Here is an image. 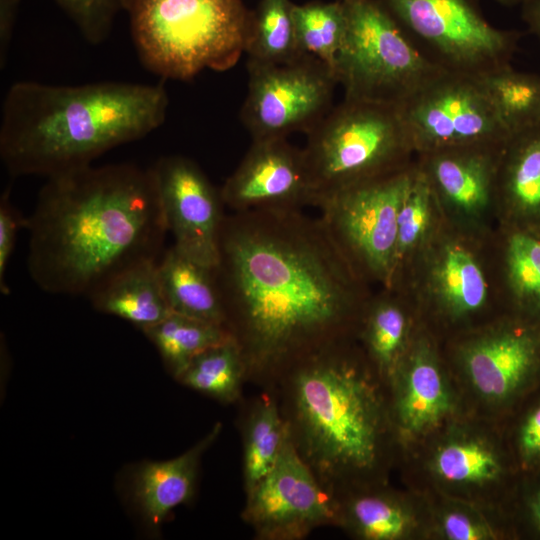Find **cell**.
Returning <instances> with one entry per match:
<instances>
[{"mask_svg":"<svg viewBox=\"0 0 540 540\" xmlns=\"http://www.w3.org/2000/svg\"><path fill=\"white\" fill-rule=\"evenodd\" d=\"M174 246L193 260L214 268L225 217L220 190L190 158L169 155L150 167Z\"/></svg>","mask_w":540,"mask_h":540,"instance_id":"cell-13","label":"cell"},{"mask_svg":"<svg viewBox=\"0 0 540 540\" xmlns=\"http://www.w3.org/2000/svg\"><path fill=\"white\" fill-rule=\"evenodd\" d=\"M336 509L337 522L366 540L407 538L416 527L412 509L388 494L356 495L342 506L336 504Z\"/></svg>","mask_w":540,"mask_h":540,"instance_id":"cell-25","label":"cell"},{"mask_svg":"<svg viewBox=\"0 0 540 540\" xmlns=\"http://www.w3.org/2000/svg\"><path fill=\"white\" fill-rule=\"evenodd\" d=\"M221 432L218 423L202 440L182 455L139 465L131 477L135 505L152 527H158L177 506L194 495L201 455Z\"/></svg>","mask_w":540,"mask_h":540,"instance_id":"cell-18","label":"cell"},{"mask_svg":"<svg viewBox=\"0 0 540 540\" xmlns=\"http://www.w3.org/2000/svg\"><path fill=\"white\" fill-rule=\"evenodd\" d=\"M436 68L479 78L511 64L521 33L493 26L480 0H379Z\"/></svg>","mask_w":540,"mask_h":540,"instance_id":"cell-8","label":"cell"},{"mask_svg":"<svg viewBox=\"0 0 540 540\" xmlns=\"http://www.w3.org/2000/svg\"><path fill=\"white\" fill-rule=\"evenodd\" d=\"M512 225L540 228V125L510 135L497 193Z\"/></svg>","mask_w":540,"mask_h":540,"instance_id":"cell-19","label":"cell"},{"mask_svg":"<svg viewBox=\"0 0 540 540\" xmlns=\"http://www.w3.org/2000/svg\"><path fill=\"white\" fill-rule=\"evenodd\" d=\"M464 371L479 396L511 400L540 369V324L518 318L470 341L462 351Z\"/></svg>","mask_w":540,"mask_h":540,"instance_id":"cell-15","label":"cell"},{"mask_svg":"<svg viewBox=\"0 0 540 540\" xmlns=\"http://www.w3.org/2000/svg\"><path fill=\"white\" fill-rule=\"evenodd\" d=\"M288 426L277 403L261 400L250 415L244 434L243 474L246 494L275 466Z\"/></svg>","mask_w":540,"mask_h":540,"instance_id":"cell-30","label":"cell"},{"mask_svg":"<svg viewBox=\"0 0 540 540\" xmlns=\"http://www.w3.org/2000/svg\"><path fill=\"white\" fill-rule=\"evenodd\" d=\"M479 80L510 135L540 125V75L510 64Z\"/></svg>","mask_w":540,"mask_h":540,"instance_id":"cell-28","label":"cell"},{"mask_svg":"<svg viewBox=\"0 0 540 540\" xmlns=\"http://www.w3.org/2000/svg\"><path fill=\"white\" fill-rule=\"evenodd\" d=\"M247 377L243 355L233 338L195 356L177 379L189 388L230 403Z\"/></svg>","mask_w":540,"mask_h":540,"instance_id":"cell-29","label":"cell"},{"mask_svg":"<svg viewBox=\"0 0 540 540\" xmlns=\"http://www.w3.org/2000/svg\"><path fill=\"white\" fill-rule=\"evenodd\" d=\"M436 199L427 177L417 167L415 177L399 211L395 275L402 262L425 240L431 226L433 206Z\"/></svg>","mask_w":540,"mask_h":540,"instance_id":"cell-33","label":"cell"},{"mask_svg":"<svg viewBox=\"0 0 540 540\" xmlns=\"http://www.w3.org/2000/svg\"><path fill=\"white\" fill-rule=\"evenodd\" d=\"M495 1H497L501 5H505V6H512V5H515L517 3L522 2V0H495Z\"/></svg>","mask_w":540,"mask_h":540,"instance_id":"cell-41","label":"cell"},{"mask_svg":"<svg viewBox=\"0 0 540 540\" xmlns=\"http://www.w3.org/2000/svg\"><path fill=\"white\" fill-rule=\"evenodd\" d=\"M518 450L526 465L540 463V402L523 420L518 433Z\"/></svg>","mask_w":540,"mask_h":540,"instance_id":"cell-37","label":"cell"},{"mask_svg":"<svg viewBox=\"0 0 540 540\" xmlns=\"http://www.w3.org/2000/svg\"><path fill=\"white\" fill-rule=\"evenodd\" d=\"M168 104L163 81L17 82L3 101L0 157L14 177L50 178L80 169L159 128Z\"/></svg>","mask_w":540,"mask_h":540,"instance_id":"cell-3","label":"cell"},{"mask_svg":"<svg viewBox=\"0 0 540 540\" xmlns=\"http://www.w3.org/2000/svg\"><path fill=\"white\" fill-rule=\"evenodd\" d=\"M503 254L506 288L518 318L540 324V228L512 225Z\"/></svg>","mask_w":540,"mask_h":540,"instance_id":"cell-24","label":"cell"},{"mask_svg":"<svg viewBox=\"0 0 540 540\" xmlns=\"http://www.w3.org/2000/svg\"><path fill=\"white\" fill-rule=\"evenodd\" d=\"M529 509L531 518L540 532V490L530 500Z\"/></svg>","mask_w":540,"mask_h":540,"instance_id":"cell-40","label":"cell"},{"mask_svg":"<svg viewBox=\"0 0 540 540\" xmlns=\"http://www.w3.org/2000/svg\"><path fill=\"white\" fill-rule=\"evenodd\" d=\"M99 312L126 320L144 331L170 313L158 260H146L120 272L89 297Z\"/></svg>","mask_w":540,"mask_h":540,"instance_id":"cell-20","label":"cell"},{"mask_svg":"<svg viewBox=\"0 0 540 540\" xmlns=\"http://www.w3.org/2000/svg\"><path fill=\"white\" fill-rule=\"evenodd\" d=\"M398 107L419 153L510 137L479 78L469 75L439 71Z\"/></svg>","mask_w":540,"mask_h":540,"instance_id":"cell-11","label":"cell"},{"mask_svg":"<svg viewBox=\"0 0 540 540\" xmlns=\"http://www.w3.org/2000/svg\"><path fill=\"white\" fill-rule=\"evenodd\" d=\"M248 89L240 119L252 140L310 132L333 108V70L305 54L284 64L247 63Z\"/></svg>","mask_w":540,"mask_h":540,"instance_id":"cell-10","label":"cell"},{"mask_svg":"<svg viewBox=\"0 0 540 540\" xmlns=\"http://www.w3.org/2000/svg\"><path fill=\"white\" fill-rule=\"evenodd\" d=\"M364 341L380 373L392 377L406 352L409 321L401 306L390 299L368 305L362 320Z\"/></svg>","mask_w":540,"mask_h":540,"instance_id":"cell-32","label":"cell"},{"mask_svg":"<svg viewBox=\"0 0 540 540\" xmlns=\"http://www.w3.org/2000/svg\"><path fill=\"white\" fill-rule=\"evenodd\" d=\"M347 30L334 74L344 98L400 106L442 71L417 50L379 0H343Z\"/></svg>","mask_w":540,"mask_h":540,"instance_id":"cell-7","label":"cell"},{"mask_svg":"<svg viewBox=\"0 0 540 540\" xmlns=\"http://www.w3.org/2000/svg\"><path fill=\"white\" fill-rule=\"evenodd\" d=\"M392 377L395 420L403 435H423L451 413V390L427 342L419 341L407 349Z\"/></svg>","mask_w":540,"mask_h":540,"instance_id":"cell-17","label":"cell"},{"mask_svg":"<svg viewBox=\"0 0 540 540\" xmlns=\"http://www.w3.org/2000/svg\"><path fill=\"white\" fill-rule=\"evenodd\" d=\"M22 0H0V67H5Z\"/></svg>","mask_w":540,"mask_h":540,"instance_id":"cell-38","label":"cell"},{"mask_svg":"<svg viewBox=\"0 0 540 540\" xmlns=\"http://www.w3.org/2000/svg\"><path fill=\"white\" fill-rule=\"evenodd\" d=\"M431 468L444 483L480 488L497 482L503 474L499 452L487 440L471 434H456L435 450Z\"/></svg>","mask_w":540,"mask_h":540,"instance_id":"cell-23","label":"cell"},{"mask_svg":"<svg viewBox=\"0 0 540 540\" xmlns=\"http://www.w3.org/2000/svg\"><path fill=\"white\" fill-rule=\"evenodd\" d=\"M214 276L247 377L279 380L344 343L368 307L363 276L320 217L295 209L225 215Z\"/></svg>","mask_w":540,"mask_h":540,"instance_id":"cell-1","label":"cell"},{"mask_svg":"<svg viewBox=\"0 0 540 540\" xmlns=\"http://www.w3.org/2000/svg\"><path fill=\"white\" fill-rule=\"evenodd\" d=\"M504 142L445 147L424 153L419 169L437 199L455 212L477 217L497 193L498 170Z\"/></svg>","mask_w":540,"mask_h":540,"instance_id":"cell-16","label":"cell"},{"mask_svg":"<svg viewBox=\"0 0 540 540\" xmlns=\"http://www.w3.org/2000/svg\"><path fill=\"white\" fill-rule=\"evenodd\" d=\"M439 531L449 540H489L497 536L481 514L463 505H452L442 512Z\"/></svg>","mask_w":540,"mask_h":540,"instance_id":"cell-35","label":"cell"},{"mask_svg":"<svg viewBox=\"0 0 540 540\" xmlns=\"http://www.w3.org/2000/svg\"><path fill=\"white\" fill-rule=\"evenodd\" d=\"M158 271L172 313L225 327L213 268L193 260L172 245L158 260Z\"/></svg>","mask_w":540,"mask_h":540,"instance_id":"cell-21","label":"cell"},{"mask_svg":"<svg viewBox=\"0 0 540 540\" xmlns=\"http://www.w3.org/2000/svg\"><path fill=\"white\" fill-rule=\"evenodd\" d=\"M243 518L266 540H299L337 522L335 499L299 455L289 432L273 469L247 493Z\"/></svg>","mask_w":540,"mask_h":540,"instance_id":"cell-12","label":"cell"},{"mask_svg":"<svg viewBox=\"0 0 540 540\" xmlns=\"http://www.w3.org/2000/svg\"><path fill=\"white\" fill-rule=\"evenodd\" d=\"M11 188L2 193L0 197V289L5 295L9 293L6 283V270L13 254L17 233L25 228L24 218L10 200Z\"/></svg>","mask_w":540,"mask_h":540,"instance_id":"cell-36","label":"cell"},{"mask_svg":"<svg viewBox=\"0 0 540 540\" xmlns=\"http://www.w3.org/2000/svg\"><path fill=\"white\" fill-rule=\"evenodd\" d=\"M293 18L301 52L318 58L333 70L347 30L343 0L294 4Z\"/></svg>","mask_w":540,"mask_h":540,"instance_id":"cell-31","label":"cell"},{"mask_svg":"<svg viewBox=\"0 0 540 540\" xmlns=\"http://www.w3.org/2000/svg\"><path fill=\"white\" fill-rule=\"evenodd\" d=\"M416 169L406 166L352 185L317 206L332 238L363 277L393 283L399 211Z\"/></svg>","mask_w":540,"mask_h":540,"instance_id":"cell-9","label":"cell"},{"mask_svg":"<svg viewBox=\"0 0 540 540\" xmlns=\"http://www.w3.org/2000/svg\"><path fill=\"white\" fill-rule=\"evenodd\" d=\"M124 11L140 62L163 80L232 68L252 20L242 0H125Z\"/></svg>","mask_w":540,"mask_h":540,"instance_id":"cell-5","label":"cell"},{"mask_svg":"<svg viewBox=\"0 0 540 540\" xmlns=\"http://www.w3.org/2000/svg\"><path fill=\"white\" fill-rule=\"evenodd\" d=\"M429 285L439 306L460 318L480 310L488 297V284L473 253L456 242L442 245L429 271Z\"/></svg>","mask_w":540,"mask_h":540,"instance_id":"cell-22","label":"cell"},{"mask_svg":"<svg viewBox=\"0 0 540 540\" xmlns=\"http://www.w3.org/2000/svg\"><path fill=\"white\" fill-rule=\"evenodd\" d=\"M25 229L33 282L86 297L125 269L158 260L168 232L151 168L130 163L47 178Z\"/></svg>","mask_w":540,"mask_h":540,"instance_id":"cell-2","label":"cell"},{"mask_svg":"<svg viewBox=\"0 0 540 540\" xmlns=\"http://www.w3.org/2000/svg\"><path fill=\"white\" fill-rule=\"evenodd\" d=\"M220 193L224 205L233 212L314 206L303 150L287 138L252 140Z\"/></svg>","mask_w":540,"mask_h":540,"instance_id":"cell-14","label":"cell"},{"mask_svg":"<svg viewBox=\"0 0 540 540\" xmlns=\"http://www.w3.org/2000/svg\"><path fill=\"white\" fill-rule=\"evenodd\" d=\"M142 332L176 379L195 356L232 338L223 326L172 312Z\"/></svg>","mask_w":540,"mask_h":540,"instance_id":"cell-26","label":"cell"},{"mask_svg":"<svg viewBox=\"0 0 540 540\" xmlns=\"http://www.w3.org/2000/svg\"><path fill=\"white\" fill-rule=\"evenodd\" d=\"M314 206L352 185L400 170L415 151L398 106L344 98L306 134Z\"/></svg>","mask_w":540,"mask_h":540,"instance_id":"cell-6","label":"cell"},{"mask_svg":"<svg viewBox=\"0 0 540 540\" xmlns=\"http://www.w3.org/2000/svg\"><path fill=\"white\" fill-rule=\"evenodd\" d=\"M293 7L290 0H260L252 12L247 63L284 64L305 55L297 43Z\"/></svg>","mask_w":540,"mask_h":540,"instance_id":"cell-27","label":"cell"},{"mask_svg":"<svg viewBox=\"0 0 540 540\" xmlns=\"http://www.w3.org/2000/svg\"><path fill=\"white\" fill-rule=\"evenodd\" d=\"M54 1L92 45L101 44L109 37L114 20L125 4V0Z\"/></svg>","mask_w":540,"mask_h":540,"instance_id":"cell-34","label":"cell"},{"mask_svg":"<svg viewBox=\"0 0 540 540\" xmlns=\"http://www.w3.org/2000/svg\"><path fill=\"white\" fill-rule=\"evenodd\" d=\"M279 380L285 382L281 411L290 438L334 498L341 481L378 461L385 429L378 391L344 343L300 362Z\"/></svg>","mask_w":540,"mask_h":540,"instance_id":"cell-4","label":"cell"},{"mask_svg":"<svg viewBox=\"0 0 540 540\" xmlns=\"http://www.w3.org/2000/svg\"><path fill=\"white\" fill-rule=\"evenodd\" d=\"M522 19L540 42V0H522Z\"/></svg>","mask_w":540,"mask_h":540,"instance_id":"cell-39","label":"cell"}]
</instances>
